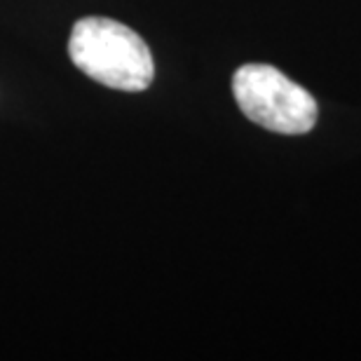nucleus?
<instances>
[{
    "mask_svg": "<svg viewBox=\"0 0 361 361\" xmlns=\"http://www.w3.org/2000/svg\"><path fill=\"white\" fill-rule=\"evenodd\" d=\"M71 61L111 90L143 92L155 78V63L139 33L106 17L80 19L71 31Z\"/></svg>",
    "mask_w": 361,
    "mask_h": 361,
    "instance_id": "1",
    "label": "nucleus"
},
{
    "mask_svg": "<svg viewBox=\"0 0 361 361\" xmlns=\"http://www.w3.org/2000/svg\"><path fill=\"white\" fill-rule=\"evenodd\" d=\"M233 94L242 113L270 132L307 134L317 122L312 94L265 63H249L237 71Z\"/></svg>",
    "mask_w": 361,
    "mask_h": 361,
    "instance_id": "2",
    "label": "nucleus"
}]
</instances>
